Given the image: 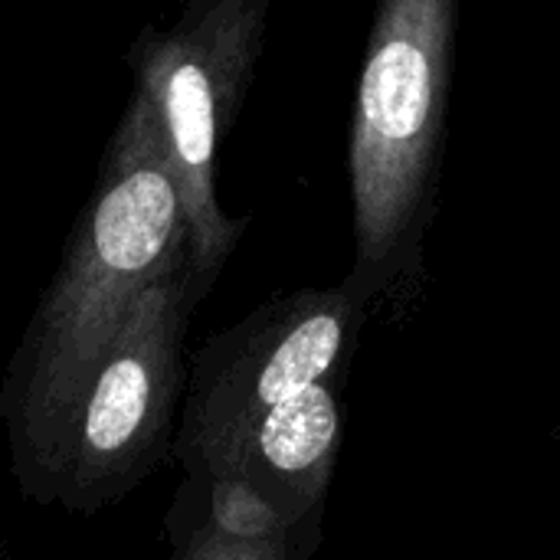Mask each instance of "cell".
<instances>
[{"mask_svg": "<svg viewBox=\"0 0 560 560\" xmlns=\"http://www.w3.org/2000/svg\"><path fill=\"white\" fill-rule=\"evenodd\" d=\"M453 49V0L381 3L351 115L354 266L341 282L368 305L417 269L440 177Z\"/></svg>", "mask_w": 560, "mask_h": 560, "instance_id": "7a4b0ae2", "label": "cell"}, {"mask_svg": "<svg viewBox=\"0 0 560 560\" xmlns=\"http://www.w3.org/2000/svg\"><path fill=\"white\" fill-rule=\"evenodd\" d=\"M187 240V210L164 138L148 98L131 89L59 269L0 384L13 466L66 410L138 295L180 256H190Z\"/></svg>", "mask_w": 560, "mask_h": 560, "instance_id": "6da1fadb", "label": "cell"}, {"mask_svg": "<svg viewBox=\"0 0 560 560\" xmlns=\"http://www.w3.org/2000/svg\"><path fill=\"white\" fill-rule=\"evenodd\" d=\"M269 30V0H194L171 26H148L125 59L148 98L190 230V279L207 299L249 217L217 200V151L236 125Z\"/></svg>", "mask_w": 560, "mask_h": 560, "instance_id": "277c9868", "label": "cell"}, {"mask_svg": "<svg viewBox=\"0 0 560 560\" xmlns=\"http://www.w3.org/2000/svg\"><path fill=\"white\" fill-rule=\"evenodd\" d=\"M341 387L345 377L325 381L279 404L246 427L207 472L194 476H236L256 486L292 522H322L345 433Z\"/></svg>", "mask_w": 560, "mask_h": 560, "instance_id": "8992f818", "label": "cell"}, {"mask_svg": "<svg viewBox=\"0 0 560 560\" xmlns=\"http://www.w3.org/2000/svg\"><path fill=\"white\" fill-rule=\"evenodd\" d=\"M164 532L171 545V560H312L322 538V532H312L279 545H236L203 528L177 502H171L164 515Z\"/></svg>", "mask_w": 560, "mask_h": 560, "instance_id": "ba28073f", "label": "cell"}, {"mask_svg": "<svg viewBox=\"0 0 560 560\" xmlns=\"http://www.w3.org/2000/svg\"><path fill=\"white\" fill-rule=\"evenodd\" d=\"M171 502L184 505L203 528L236 545H279L322 532V522H292L256 486L236 476H184Z\"/></svg>", "mask_w": 560, "mask_h": 560, "instance_id": "52a82bcc", "label": "cell"}, {"mask_svg": "<svg viewBox=\"0 0 560 560\" xmlns=\"http://www.w3.org/2000/svg\"><path fill=\"white\" fill-rule=\"evenodd\" d=\"M0 560H7V551H3V541H0Z\"/></svg>", "mask_w": 560, "mask_h": 560, "instance_id": "9c48e42d", "label": "cell"}, {"mask_svg": "<svg viewBox=\"0 0 560 560\" xmlns=\"http://www.w3.org/2000/svg\"><path fill=\"white\" fill-rule=\"evenodd\" d=\"M197 305L190 256H180L138 295L66 410L13 466L26 499L95 515L171 456Z\"/></svg>", "mask_w": 560, "mask_h": 560, "instance_id": "3957f363", "label": "cell"}, {"mask_svg": "<svg viewBox=\"0 0 560 560\" xmlns=\"http://www.w3.org/2000/svg\"><path fill=\"white\" fill-rule=\"evenodd\" d=\"M368 302L338 289H302L259 305L207 338L187 361L171 456L184 476L207 472L246 427L315 384L348 377Z\"/></svg>", "mask_w": 560, "mask_h": 560, "instance_id": "5b68a950", "label": "cell"}]
</instances>
